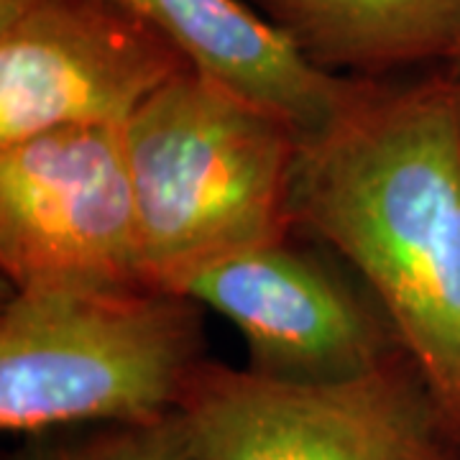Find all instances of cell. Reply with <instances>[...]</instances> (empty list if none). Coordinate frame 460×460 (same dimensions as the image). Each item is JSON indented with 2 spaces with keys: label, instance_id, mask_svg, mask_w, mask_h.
<instances>
[{
  "label": "cell",
  "instance_id": "277c9868",
  "mask_svg": "<svg viewBox=\"0 0 460 460\" xmlns=\"http://www.w3.org/2000/svg\"><path fill=\"white\" fill-rule=\"evenodd\" d=\"M177 411L198 460H460V440L410 358L323 386L208 358Z\"/></svg>",
  "mask_w": 460,
  "mask_h": 460
},
{
  "label": "cell",
  "instance_id": "5b68a950",
  "mask_svg": "<svg viewBox=\"0 0 460 460\" xmlns=\"http://www.w3.org/2000/svg\"><path fill=\"white\" fill-rule=\"evenodd\" d=\"M169 292L230 320L248 371L271 381L345 384L407 358L371 289L299 233L199 266Z\"/></svg>",
  "mask_w": 460,
  "mask_h": 460
},
{
  "label": "cell",
  "instance_id": "8fae6325",
  "mask_svg": "<svg viewBox=\"0 0 460 460\" xmlns=\"http://www.w3.org/2000/svg\"><path fill=\"white\" fill-rule=\"evenodd\" d=\"M447 77H450V83H453V87H456V93H458L460 98V51L458 57L447 65Z\"/></svg>",
  "mask_w": 460,
  "mask_h": 460
},
{
  "label": "cell",
  "instance_id": "8992f818",
  "mask_svg": "<svg viewBox=\"0 0 460 460\" xmlns=\"http://www.w3.org/2000/svg\"><path fill=\"white\" fill-rule=\"evenodd\" d=\"M0 269L13 289L148 284L123 126L0 146Z\"/></svg>",
  "mask_w": 460,
  "mask_h": 460
},
{
  "label": "cell",
  "instance_id": "9c48e42d",
  "mask_svg": "<svg viewBox=\"0 0 460 460\" xmlns=\"http://www.w3.org/2000/svg\"><path fill=\"white\" fill-rule=\"evenodd\" d=\"M313 65L376 80L378 75L453 62L460 0H251Z\"/></svg>",
  "mask_w": 460,
  "mask_h": 460
},
{
  "label": "cell",
  "instance_id": "7a4b0ae2",
  "mask_svg": "<svg viewBox=\"0 0 460 460\" xmlns=\"http://www.w3.org/2000/svg\"><path fill=\"white\" fill-rule=\"evenodd\" d=\"M299 136L195 69L156 90L123 123L148 284L292 235Z\"/></svg>",
  "mask_w": 460,
  "mask_h": 460
},
{
  "label": "cell",
  "instance_id": "ba28073f",
  "mask_svg": "<svg viewBox=\"0 0 460 460\" xmlns=\"http://www.w3.org/2000/svg\"><path fill=\"white\" fill-rule=\"evenodd\" d=\"M151 21L199 77L310 136L325 131L371 80L313 65L263 13L241 0H120Z\"/></svg>",
  "mask_w": 460,
  "mask_h": 460
},
{
  "label": "cell",
  "instance_id": "30bf717a",
  "mask_svg": "<svg viewBox=\"0 0 460 460\" xmlns=\"http://www.w3.org/2000/svg\"><path fill=\"white\" fill-rule=\"evenodd\" d=\"M3 460H198L180 411L154 422H90L23 435Z\"/></svg>",
  "mask_w": 460,
  "mask_h": 460
},
{
  "label": "cell",
  "instance_id": "3957f363",
  "mask_svg": "<svg viewBox=\"0 0 460 460\" xmlns=\"http://www.w3.org/2000/svg\"><path fill=\"white\" fill-rule=\"evenodd\" d=\"M205 361V307L180 292L13 289L0 310V429L164 420Z\"/></svg>",
  "mask_w": 460,
  "mask_h": 460
},
{
  "label": "cell",
  "instance_id": "52a82bcc",
  "mask_svg": "<svg viewBox=\"0 0 460 460\" xmlns=\"http://www.w3.org/2000/svg\"><path fill=\"white\" fill-rule=\"evenodd\" d=\"M190 69L120 0H0V146L65 126H123Z\"/></svg>",
  "mask_w": 460,
  "mask_h": 460
},
{
  "label": "cell",
  "instance_id": "6da1fadb",
  "mask_svg": "<svg viewBox=\"0 0 460 460\" xmlns=\"http://www.w3.org/2000/svg\"><path fill=\"white\" fill-rule=\"evenodd\" d=\"M289 205L295 233L376 296L460 440V98L447 72L371 80L332 126L299 136Z\"/></svg>",
  "mask_w": 460,
  "mask_h": 460
}]
</instances>
